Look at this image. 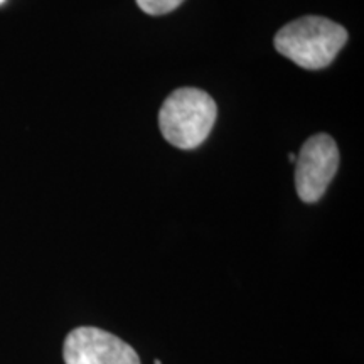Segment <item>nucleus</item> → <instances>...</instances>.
<instances>
[{
	"mask_svg": "<svg viewBox=\"0 0 364 364\" xmlns=\"http://www.w3.org/2000/svg\"><path fill=\"white\" fill-rule=\"evenodd\" d=\"M4 2H6V0H0V6H2V4H4Z\"/></svg>",
	"mask_w": 364,
	"mask_h": 364,
	"instance_id": "423d86ee",
	"label": "nucleus"
},
{
	"mask_svg": "<svg viewBox=\"0 0 364 364\" xmlns=\"http://www.w3.org/2000/svg\"><path fill=\"white\" fill-rule=\"evenodd\" d=\"M339 167V149L326 134L311 136L295 159V188L304 203H317Z\"/></svg>",
	"mask_w": 364,
	"mask_h": 364,
	"instance_id": "7ed1b4c3",
	"label": "nucleus"
},
{
	"mask_svg": "<svg viewBox=\"0 0 364 364\" xmlns=\"http://www.w3.org/2000/svg\"><path fill=\"white\" fill-rule=\"evenodd\" d=\"M184 0H136L139 7L150 16H164L176 11Z\"/></svg>",
	"mask_w": 364,
	"mask_h": 364,
	"instance_id": "39448f33",
	"label": "nucleus"
},
{
	"mask_svg": "<svg viewBox=\"0 0 364 364\" xmlns=\"http://www.w3.org/2000/svg\"><path fill=\"white\" fill-rule=\"evenodd\" d=\"M218 108L206 91L179 88L171 93L159 112V127L164 139L174 147H199L215 127Z\"/></svg>",
	"mask_w": 364,
	"mask_h": 364,
	"instance_id": "f03ea898",
	"label": "nucleus"
},
{
	"mask_svg": "<svg viewBox=\"0 0 364 364\" xmlns=\"http://www.w3.org/2000/svg\"><path fill=\"white\" fill-rule=\"evenodd\" d=\"M348 43V31L338 22L318 16H306L285 24L275 34L277 51L304 70L329 66Z\"/></svg>",
	"mask_w": 364,
	"mask_h": 364,
	"instance_id": "f257e3e1",
	"label": "nucleus"
},
{
	"mask_svg": "<svg viewBox=\"0 0 364 364\" xmlns=\"http://www.w3.org/2000/svg\"><path fill=\"white\" fill-rule=\"evenodd\" d=\"M66 364H140L135 349L98 327L71 331L63 349Z\"/></svg>",
	"mask_w": 364,
	"mask_h": 364,
	"instance_id": "20e7f679",
	"label": "nucleus"
}]
</instances>
